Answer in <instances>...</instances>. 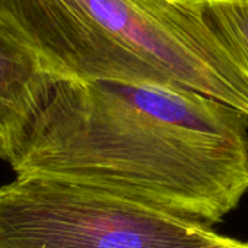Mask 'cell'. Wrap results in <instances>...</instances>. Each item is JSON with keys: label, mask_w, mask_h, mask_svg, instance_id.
<instances>
[{"label": "cell", "mask_w": 248, "mask_h": 248, "mask_svg": "<svg viewBox=\"0 0 248 248\" xmlns=\"http://www.w3.org/2000/svg\"><path fill=\"white\" fill-rule=\"evenodd\" d=\"M10 166L212 227L248 192V116L173 81L55 78Z\"/></svg>", "instance_id": "6da1fadb"}, {"label": "cell", "mask_w": 248, "mask_h": 248, "mask_svg": "<svg viewBox=\"0 0 248 248\" xmlns=\"http://www.w3.org/2000/svg\"><path fill=\"white\" fill-rule=\"evenodd\" d=\"M57 78L173 81L248 116V67L199 0H0Z\"/></svg>", "instance_id": "7a4b0ae2"}, {"label": "cell", "mask_w": 248, "mask_h": 248, "mask_svg": "<svg viewBox=\"0 0 248 248\" xmlns=\"http://www.w3.org/2000/svg\"><path fill=\"white\" fill-rule=\"evenodd\" d=\"M225 237L100 189L16 176L0 187V248H199Z\"/></svg>", "instance_id": "3957f363"}, {"label": "cell", "mask_w": 248, "mask_h": 248, "mask_svg": "<svg viewBox=\"0 0 248 248\" xmlns=\"http://www.w3.org/2000/svg\"><path fill=\"white\" fill-rule=\"evenodd\" d=\"M55 78L0 15V160L9 164L16 160Z\"/></svg>", "instance_id": "277c9868"}, {"label": "cell", "mask_w": 248, "mask_h": 248, "mask_svg": "<svg viewBox=\"0 0 248 248\" xmlns=\"http://www.w3.org/2000/svg\"><path fill=\"white\" fill-rule=\"evenodd\" d=\"M214 31L248 67V0H199Z\"/></svg>", "instance_id": "5b68a950"}, {"label": "cell", "mask_w": 248, "mask_h": 248, "mask_svg": "<svg viewBox=\"0 0 248 248\" xmlns=\"http://www.w3.org/2000/svg\"><path fill=\"white\" fill-rule=\"evenodd\" d=\"M199 248H248V243H246V241H240V240H235V238L225 237V238L221 240L219 243H215V244H211V246Z\"/></svg>", "instance_id": "8992f818"}]
</instances>
